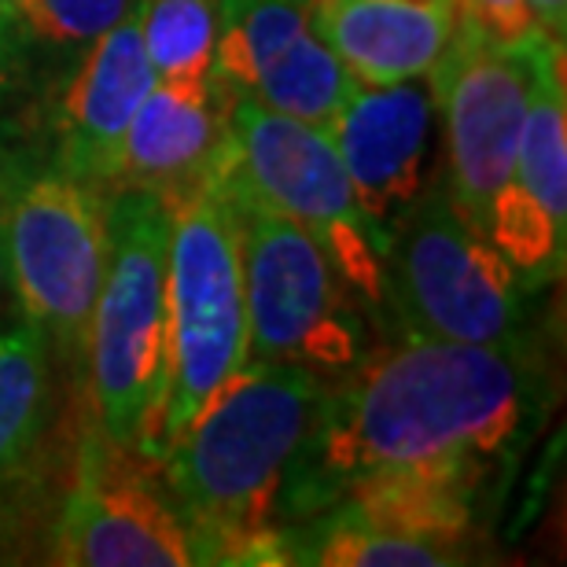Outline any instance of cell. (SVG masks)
Returning <instances> with one entry per match:
<instances>
[{"label":"cell","instance_id":"cell-1","mask_svg":"<svg viewBox=\"0 0 567 567\" xmlns=\"http://www.w3.org/2000/svg\"><path fill=\"white\" fill-rule=\"evenodd\" d=\"M546 399L549 369L530 336L453 343L394 332L332 380L284 519H310L380 475H453L483 486L527 446Z\"/></svg>","mask_w":567,"mask_h":567},{"label":"cell","instance_id":"cell-2","mask_svg":"<svg viewBox=\"0 0 567 567\" xmlns=\"http://www.w3.org/2000/svg\"><path fill=\"white\" fill-rule=\"evenodd\" d=\"M328 394L321 372L247 358L166 442L158 472L199 564H288L284 502Z\"/></svg>","mask_w":567,"mask_h":567},{"label":"cell","instance_id":"cell-3","mask_svg":"<svg viewBox=\"0 0 567 567\" xmlns=\"http://www.w3.org/2000/svg\"><path fill=\"white\" fill-rule=\"evenodd\" d=\"M0 247L16 317L44 336L63 377H82L107 262V192L16 118H0Z\"/></svg>","mask_w":567,"mask_h":567},{"label":"cell","instance_id":"cell-4","mask_svg":"<svg viewBox=\"0 0 567 567\" xmlns=\"http://www.w3.org/2000/svg\"><path fill=\"white\" fill-rule=\"evenodd\" d=\"M166 199L144 188L107 196V262L82 358L85 413L111 442L158 457L166 402Z\"/></svg>","mask_w":567,"mask_h":567},{"label":"cell","instance_id":"cell-5","mask_svg":"<svg viewBox=\"0 0 567 567\" xmlns=\"http://www.w3.org/2000/svg\"><path fill=\"white\" fill-rule=\"evenodd\" d=\"M513 266L461 218L442 177L424 181L383 247L380 310L399 336L453 343L527 339V299Z\"/></svg>","mask_w":567,"mask_h":567},{"label":"cell","instance_id":"cell-6","mask_svg":"<svg viewBox=\"0 0 567 567\" xmlns=\"http://www.w3.org/2000/svg\"><path fill=\"white\" fill-rule=\"evenodd\" d=\"M166 402L158 453L247 361L240 233L221 177L166 199Z\"/></svg>","mask_w":567,"mask_h":567},{"label":"cell","instance_id":"cell-7","mask_svg":"<svg viewBox=\"0 0 567 567\" xmlns=\"http://www.w3.org/2000/svg\"><path fill=\"white\" fill-rule=\"evenodd\" d=\"M225 192L240 233L247 358L288 361L339 380L369 350L365 306L302 225L240 188L225 185Z\"/></svg>","mask_w":567,"mask_h":567},{"label":"cell","instance_id":"cell-8","mask_svg":"<svg viewBox=\"0 0 567 567\" xmlns=\"http://www.w3.org/2000/svg\"><path fill=\"white\" fill-rule=\"evenodd\" d=\"M221 181L302 225L365 310L380 313L388 233L358 203L328 130L236 96Z\"/></svg>","mask_w":567,"mask_h":567},{"label":"cell","instance_id":"cell-9","mask_svg":"<svg viewBox=\"0 0 567 567\" xmlns=\"http://www.w3.org/2000/svg\"><path fill=\"white\" fill-rule=\"evenodd\" d=\"M480 483L453 475H380L350 486L284 535L288 564L457 567L480 560Z\"/></svg>","mask_w":567,"mask_h":567},{"label":"cell","instance_id":"cell-10","mask_svg":"<svg viewBox=\"0 0 567 567\" xmlns=\"http://www.w3.org/2000/svg\"><path fill=\"white\" fill-rule=\"evenodd\" d=\"M49 560L63 567L199 564L196 538L166 491L158 457L111 442L89 413L74 439V468Z\"/></svg>","mask_w":567,"mask_h":567},{"label":"cell","instance_id":"cell-11","mask_svg":"<svg viewBox=\"0 0 567 567\" xmlns=\"http://www.w3.org/2000/svg\"><path fill=\"white\" fill-rule=\"evenodd\" d=\"M530 38L494 41L457 22L431 71L446 130V196L475 233L486 236L494 203L513 181L530 100Z\"/></svg>","mask_w":567,"mask_h":567},{"label":"cell","instance_id":"cell-12","mask_svg":"<svg viewBox=\"0 0 567 567\" xmlns=\"http://www.w3.org/2000/svg\"><path fill=\"white\" fill-rule=\"evenodd\" d=\"M214 74L240 96L321 130L354 85L317 33L313 0H221Z\"/></svg>","mask_w":567,"mask_h":567},{"label":"cell","instance_id":"cell-13","mask_svg":"<svg viewBox=\"0 0 567 567\" xmlns=\"http://www.w3.org/2000/svg\"><path fill=\"white\" fill-rule=\"evenodd\" d=\"M144 0L82 55V63L41 100L30 115L16 122L41 133L55 158L89 185L111 196V174L133 111L141 107L155 71L144 52Z\"/></svg>","mask_w":567,"mask_h":567},{"label":"cell","instance_id":"cell-14","mask_svg":"<svg viewBox=\"0 0 567 567\" xmlns=\"http://www.w3.org/2000/svg\"><path fill=\"white\" fill-rule=\"evenodd\" d=\"M439 122V100L431 74L372 85L354 82L328 122L339 163L365 214L391 233L394 218L424 188L431 130Z\"/></svg>","mask_w":567,"mask_h":567},{"label":"cell","instance_id":"cell-15","mask_svg":"<svg viewBox=\"0 0 567 567\" xmlns=\"http://www.w3.org/2000/svg\"><path fill=\"white\" fill-rule=\"evenodd\" d=\"M236 89L218 74L155 78L122 137L111 192L144 188L158 199L218 177L233 141Z\"/></svg>","mask_w":567,"mask_h":567},{"label":"cell","instance_id":"cell-16","mask_svg":"<svg viewBox=\"0 0 567 567\" xmlns=\"http://www.w3.org/2000/svg\"><path fill=\"white\" fill-rule=\"evenodd\" d=\"M317 33L354 82L431 74L457 30L453 0H313Z\"/></svg>","mask_w":567,"mask_h":567},{"label":"cell","instance_id":"cell-17","mask_svg":"<svg viewBox=\"0 0 567 567\" xmlns=\"http://www.w3.org/2000/svg\"><path fill=\"white\" fill-rule=\"evenodd\" d=\"M133 0H11L0 8V111L30 115Z\"/></svg>","mask_w":567,"mask_h":567},{"label":"cell","instance_id":"cell-18","mask_svg":"<svg viewBox=\"0 0 567 567\" xmlns=\"http://www.w3.org/2000/svg\"><path fill=\"white\" fill-rule=\"evenodd\" d=\"M60 377L49 343L27 321L0 328V483L16 480L60 421Z\"/></svg>","mask_w":567,"mask_h":567},{"label":"cell","instance_id":"cell-19","mask_svg":"<svg viewBox=\"0 0 567 567\" xmlns=\"http://www.w3.org/2000/svg\"><path fill=\"white\" fill-rule=\"evenodd\" d=\"M221 0H144V52L155 78L214 71Z\"/></svg>","mask_w":567,"mask_h":567},{"label":"cell","instance_id":"cell-20","mask_svg":"<svg viewBox=\"0 0 567 567\" xmlns=\"http://www.w3.org/2000/svg\"><path fill=\"white\" fill-rule=\"evenodd\" d=\"M453 8H457V22L494 41H519L524 33L535 30L524 0H453Z\"/></svg>","mask_w":567,"mask_h":567},{"label":"cell","instance_id":"cell-21","mask_svg":"<svg viewBox=\"0 0 567 567\" xmlns=\"http://www.w3.org/2000/svg\"><path fill=\"white\" fill-rule=\"evenodd\" d=\"M527 19L542 38H549L553 44H564L567 38V0H524Z\"/></svg>","mask_w":567,"mask_h":567},{"label":"cell","instance_id":"cell-22","mask_svg":"<svg viewBox=\"0 0 567 567\" xmlns=\"http://www.w3.org/2000/svg\"><path fill=\"white\" fill-rule=\"evenodd\" d=\"M4 317H16V306H11L8 269H4V247H0V321H4Z\"/></svg>","mask_w":567,"mask_h":567},{"label":"cell","instance_id":"cell-23","mask_svg":"<svg viewBox=\"0 0 567 567\" xmlns=\"http://www.w3.org/2000/svg\"><path fill=\"white\" fill-rule=\"evenodd\" d=\"M4 4H11V0H0V8H4Z\"/></svg>","mask_w":567,"mask_h":567}]
</instances>
